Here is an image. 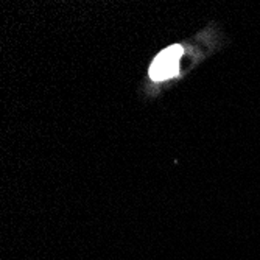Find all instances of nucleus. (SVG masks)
<instances>
[{
  "instance_id": "nucleus-1",
  "label": "nucleus",
  "mask_w": 260,
  "mask_h": 260,
  "mask_svg": "<svg viewBox=\"0 0 260 260\" xmlns=\"http://www.w3.org/2000/svg\"><path fill=\"white\" fill-rule=\"evenodd\" d=\"M184 53L181 45H172L160 52L150 67V78L154 81H164L178 74V61Z\"/></svg>"
}]
</instances>
